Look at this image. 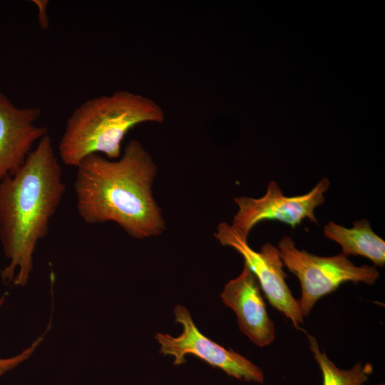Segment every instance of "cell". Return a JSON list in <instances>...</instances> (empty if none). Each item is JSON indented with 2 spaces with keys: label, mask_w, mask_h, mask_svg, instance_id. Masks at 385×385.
I'll return each instance as SVG.
<instances>
[{
  "label": "cell",
  "mask_w": 385,
  "mask_h": 385,
  "mask_svg": "<svg viewBox=\"0 0 385 385\" xmlns=\"http://www.w3.org/2000/svg\"><path fill=\"white\" fill-rule=\"evenodd\" d=\"M76 168V208L86 223L113 222L136 239L165 232L153 192L158 168L141 143L132 140L115 160L90 155Z\"/></svg>",
  "instance_id": "obj_1"
},
{
  "label": "cell",
  "mask_w": 385,
  "mask_h": 385,
  "mask_svg": "<svg viewBox=\"0 0 385 385\" xmlns=\"http://www.w3.org/2000/svg\"><path fill=\"white\" fill-rule=\"evenodd\" d=\"M63 173L49 134L23 165L0 183V240L9 264L1 272L4 283L27 284L33 255L65 192Z\"/></svg>",
  "instance_id": "obj_2"
},
{
  "label": "cell",
  "mask_w": 385,
  "mask_h": 385,
  "mask_svg": "<svg viewBox=\"0 0 385 385\" xmlns=\"http://www.w3.org/2000/svg\"><path fill=\"white\" fill-rule=\"evenodd\" d=\"M164 120L165 112L156 102L128 91L88 99L67 119L58 145L59 159L74 167L93 154L117 159L130 130L140 123Z\"/></svg>",
  "instance_id": "obj_3"
},
{
  "label": "cell",
  "mask_w": 385,
  "mask_h": 385,
  "mask_svg": "<svg viewBox=\"0 0 385 385\" xmlns=\"http://www.w3.org/2000/svg\"><path fill=\"white\" fill-rule=\"evenodd\" d=\"M277 249L284 266L299 281L301 297L298 300L304 317L309 314L319 299L336 291L343 283L371 285L379 277L376 267L357 266L341 253L324 257L299 250L289 236L279 240Z\"/></svg>",
  "instance_id": "obj_4"
},
{
  "label": "cell",
  "mask_w": 385,
  "mask_h": 385,
  "mask_svg": "<svg viewBox=\"0 0 385 385\" xmlns=\"http://www.w3.org/2000/svg\"><path fill=\"white\" fill-rule=\"evenodd\" d=\"M330 182L328 178L321 179L308 192L296 196H286L279 185L270 181L265 195L260 197H236L234 201L237 211L230 224L236 232L247 240L252 228L265 220H276L292 228L308 219L317 222L315 209L324 201V193Z\"/></svg>",
  "instance_id": "obj_5"
},
{
  "label": "cell",
  "mask_w": 385,
  "mask_h": 385,
  "mask_svg": "<svg viewBox=\"0 0 385 385\" xmlns=\"http://www.w3.org/2000/svg\"><path fill=\"white\" fill-rule=\"evenodd\" d=\"M174 314L175 322L183 327L182 333L178 337L158 333L155 339L160 346V353L173 356L175 365L185 363V356L192 354L238 380L264 383V373L259 366L240 354L227 349L203 335L186 307L177 305Z\"/></svg>",
  "instance_id": "obj_6"
},
{
  "label": "cell",
  "mask_w": 385,
  "mask_h": 385,
  "mask_svg": "<svg viewBox=\"0 0 385 385\" xmlns=\"http://www.w3.org/2000/svg\"><path fill=\"white\" fill-rule=\"evenodd\" d=\"M214 235L222 245L233 248L243 257L244 265L256 277L270 304L290 320L296 329H302L304 317L299 300L294 298L286 282L287 275L277 247L267 242L260 251H255L225 222L219 224Z\"/></svg>",
  "instance_id": "obj_7"
},
{
  "label": "cell",
  "mask_w": 385,
  "mask_h": 385,
  "mask_svg": "<svg viewBox=\"0 0 385 385\" xmlns=\"http://www.w3.org/2000/svg\"><path fill=\"white\" fill-rule=\"evenodd\" d=\"M41 110L19 108L0 91V183L24 163L33 146L48 134L38 125Z\"/></svg>",
  "instance_id": "obj_8"
},
{
  "label": "cell",
  "mask_w": 385,
  "mask_h": 385,
  "mask_svg": "<svg viewBox=\"0 0 385 385\" xmlns=\"http://www.w3.org/2000/svg\"><path fill=\"white\" fill-rule=\"evenodd\" d=\"M220 297L235 312L240 331L251 342L263 347L274 341V323L267 311L259 283L245 265L241 273L225 284Z\"/></svg>",
  "instance_id": "obj_9"
},
{
  "label": "cell",
  "mask_w": 385,
  "mask_h": 385,
  "mask_svg": "<svg viewBox=\"0 0 385 385\" xmlns=\"http://www.w3.org/2000/svg\"><path fill=\"white\" fill-rule=\"evenodd\" d=\"M351 228L333 221L324 226V236L342 247L343 255L361 256L371 260L374 267L385 265V242L372 230L368 220L352 222Z\"/></svg>",
  "instance_id": "obj_10"
},
{
  "label": "cell",
  "mask_w": 385,
  "mask_h": 385,
  "mask_svg": "<svg viewBox=\"0 0 385 385\" xmlns=\"http://www.w3.org/2000/svg\"><path fill=\"white\" fill-rule=\"evenodd\" d=\"M306 334L309 349L322 372L323 385H364L368 381L374 371L371 363L359 361L349 369H339L326 352L320 349L315 337Z\"/></svg>",
  "instance_id": "obj_11"
},
{
  "label": "cell",
  "mask_w": 385,
  "mask_h": 385,
  "mask_svg": "<svg viewBox=\"0 0 385 385\" xmlns=\"http://www.w3.org/2000/svg\"><path fill=\"white\" fill-rule=\"evenodd\" d=\"M5 301V295L2 296L0 298V307L3 305ZM49 328H48L45 332L40 336L37 339H36L31 346L28 347L25 350H24L21 353L19 354L7 359H1L0 358V376H3L4 374L8 372L9 371L14 369L19 364L22 363L23 361L28 359L30 356L33 354V352L36 350L37 346L41 344V342L43 340L44 336L48 332Z\"/></svg>",
  "instance_id": "obj_12"
},
{
  "label": "cell",
  "mask_w": 385,
  "mask_h": 385,
  "mask_svg": "<svg viewBox=\"0 0 385 385\" xmlns=\"http://www.w3.org/2000/svg\"><path fill=\"white\" fill-rule=\"evenodd\" d=\"M32 3L38 9V21L42 30H47L49 27V19L47 14V0H32Z\"/></svg>",
  "instance_id": "obj_13"
},
{
  "label": "cell",
  "mask_w": 385,
  "mask_h": 385,
  "mask_svg": "<svg viewBox=\"0 0 385 385\" xmlns=\"http://www.w3.org/2000/svg\"><path fill=\"white\" fill-rule=\"evenodd\" d=\"M374 385H385V384L381 382V383H379V384H374Z\"/></svg>",
  "instance_id": "obj_14"
}]
</instances>
